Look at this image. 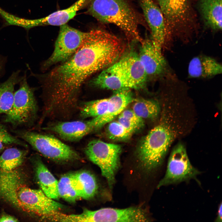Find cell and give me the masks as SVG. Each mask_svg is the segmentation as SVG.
<instances>
[{
    "mask_svg": "<svg viewBox=\"0 0 222 222\" xmlns=\"http://www.w3.org/2000/svg\"><path fill=\"white\" fill-rule=\"evenodd\" d=\"M87 32H84L67 24L60 26L53 53L43 64L42 69H46L59 62L68 59L83 44Z\"/></svg>",
    "mask_w": 222,
    "mask_h": 222,
    "instance_id": "cell-8",
    "label": "cell"
},
{
    "mask_svg": "<svg viewBox=\"0 0 222 222\" xmlns=\"http://www.w3.org/2000/svg\"><path fill=\"white\" fill-rule=\"evenodd\" d=\"M90 1L78 0L67 8L54 12L43 18L32 20V26L51 25L60 26L66 24L76 16L79 10Z\"/></svg>",
    "mask_w": 222,
    "mask_h": 222,
    "instance_id": "cell-18",
    "label": "cell"
},
{
    "mask_svg": "<svg viewBox=\"0 0 222 222\" xmlns=\"http://www.w3.org/2000/svg\"><path fill=\"white\" fill-rule=\"evenodd\" d=\"M2 125L1 124V123H0V127Z\"/></svg>",
    "mask_w": 222,
    "mask_h": 222,
    "instance_id": "cell-34",
    "label": "cell"
},
{
    "mask_svg": "<svg viewBox=\"0 0 222 222\" xmlns=\"http://www.w3.org/2000/svg\"><path fill=\"white\" fill-rule=\"evenodd\" d=\"M3 67V63L2 60L0 59V73L2 71Z\"/></svg>",
    "mask_w": 222,
    "mask_h": 222,
    "instance_id": "cell-33",
    "label": "cell"
},
{
    "mask_svg": "<svg viewBox=\"0 0 222 222\" xmlns=\"http://www.w3.org/2000/svg\"><path fill=\"white\" fill-rule=\"evenodd\" d=\"M44 129L55 133L63 140L71 142L79 141L95 130L91 119L58 121Z\"/></svg>",
    "mask_w": 222,
    "mask_h": 222,
    "instance_id": "cell-11",
    "label": "cell"
},
{
    "mask_svg": "<svg viewBox=\"0 0 222 222\" xmlns=\"http://www.w3.org/2000/svg\"><path fill=\"white\" fill-rule=\"evenodd\" d=\"M200 173L191 164L184 146L179 143L171 152L165 174L159 182L157 187L187 181L192 179L198 182L197 176Z\"/></svg>",
    "mask_w": 222,
    "mask_h": 222,
    "instance_id": "cell-7",
    "label": "cell"
},
{
    "mask_svg": "<svg viewBox=\"0 0 222 222\" xmlns=\"http://www.w3.org/2000/svg\"><path fill=\"white\" fill-rule=\"evenodd\" d=\"M109 123L107 131L109 137L111 139L125 140L129 138L132 134L118 121H111Z\"/></svg>",
    "mask_w": 222,
    "mask_h": 222,
    "instance_id": "cell-27",
    "label": "cell"
},
{
    "mask_svg": "<svg viewBox=\"0 0 222 222\" xmlns=\"http://www.w3.org/2000/svg\"><path fill=\"white\" fill-rule=\"evenodd\" d=\"M18 219L9 215L3 214L0 216V222H17Z\"/></svg>",
    "mask_w": 222,
    "mask_h": 222,
    "instance_id": "cell-31",
    "label": "cell"
},
{
    "mask_svg": "<svg viewBox=\"0 0 222 222\" xmlns=\"http://www.w3.org/2000/svg\"><path fill=\"white\" fill-rule=\"evenodd\" d=\"M14 144L24 147L27 145L18 138L10 134L2 125L0 127V152L6 145Z\"/></svg>",
    "mask_w": 222,
    "mask_h": 222,
    "instance_id": "cell-28",
    "label": "cell"
},
{
    "mask_svg": "<svg viewBox=\"0 0 222 222\" xmlns=\"http://www.w3.org/2000/svg\"><path fill=\"white\" fill-rule=\"evenodd\" d=\"M119 115L125 117L136 123L141 127L144 124L143 119L138 116L132 109H125Z\"/></svg>",
    "mask_w": 222,
    "mask_h": 222,
    "instance_id": "cell-29",
    "label": "cell"
},
{
    "mask_svg": "<svg viewBox=\"0 0 222 222\" xmlns=\"http://www.w3.org/2000/svg\"><path fill=\"white\" fill-rule=\"evenodd\" d=\"M75 183L80 198L88 199L96 194L98 185L95 177L85 171L73 174Z\"/></svg>",
    "mask_w": 222,
    "mask_h": 222,
    "instance_id": "cell-22",
    "label": "cell"
},
{
    "mask_svg": "<svg viewBox=\"0 0 222 222\" xmlns=\"http://www.w3.org/2000/svg\"><path fill=\"white\" fill-rule=\"evenodd\" d=\"M222 72L221 64L214 59L205 55L194 57L188 65L189 76L193 78H210Z\"/></svg>",
    "mask_w": 222,
    "mask_h": 222,
    "instance_id": "cell-17",
    "label": "cell"
},
{
    "mask_svg": "<svg viewBox=\"0 0 222 222\" xmlns=\"http://www.w3.org/2000/svg\"><path fill=\"white\" fill-rule=\"evenodd\" d=\"M160 109L159 103L155 101L141 99L135 101L132 109L144 119L155 118L159 113Z\"/></svg>",
    "mask_w": 222,
    "mask_h": 222,
    "instance_id": "cell-26",
    "label": "cell"
},
{
    "mask_svg": "<svg viewBox=\"0 0 222 222\" xmlns=\"http://www.w3.org/2000/svg\"><path fill=\"white\" fill-rule=\"evenodd\" d=\"M199 12L205 24L214 31L222 29V0H199Z\"/></svg>",
    "mask_w": 222,
    "mask_h": 222,
    "instance_id": "cell-20",
    "label": "cell"
},
{
    "mask_svg": "<svg viewBox=\"0 0 222 222\" xmlns=\"http://www.w3.org/2000/svg\"><path fill=\"white\" fill-rule=\"evenodd\" d=\"M59 196L70 202H74L80 198L74 179L73 174L63 176L58 183Z\"/></svg>",
    "mask_w": 222,
    "mask_h": 222,
    "instance_id": "cell-25",
    "label": "cell"
},
{
    "mask_svg": "<svg viewBox=\"0 0 222 222\" xmlns=\"http://www.w3.org/2000/svg\"><path fill=\"white\" fill-rule=\"evenodd\" d=\"M139 2L150 30V40L155 47L161 50L166 33L163 14L159 6L153 0H139Z\"/></svg>",
    "mask_w": 222,
    "mask_h": 222,
    "instance_id": "cell-10",
    "label": "cell"
},
{
    "mask_svg": "<svg viewBox=\"0 0 222 222\" xmlns=\"http://www.w3.org/2000/svg\"><path fill=\"white\" fill-rule=\"evenodd\" d=\"M114 91L109 98V104L106 113L91 119L96 130L113 121L134 100L130 88H123Z\"/></svg>",
    "mask_w": 222,
    "mask_h": 222,
    "instance_id": "cell-14",
    "label": "cell"
},
{
    "mask_svg": "<svg viewBox=\"0 0 222 222\" xmlns=\"http://www.w3.org/2000/svg\"><path fill=\"white\" fill-rule=\"evenodd\" d=\"M117 121L126 130L132 133L140 128L136 123L119 115Z\"/></svg>",
    "mask_w": 222,
    "mask_h": 222,
    "instance_id": "cell-30",
    "label": "cell"
},
{
    "mask_svg": "<svg viewBox=\"0 0 222 222\" xmlns=\"http://www.w3.org/2000/svg\"><path fill=\"white\" fill-rule=\"evenodd\" d=\"M165 24L170 28L182 26L188 20L191 0H157Z\"/></svg>",
    "mask_w": 222,
    "mask_h": 222,
    "instance_id": "cell-13",
    "label": "cell"
},
{
    "mask_svg": "<svg viewBox=\"0 0 222 222\" xmlns=\"http://www.w3.org/2000/svg\"><path fill=\"white\" fill-rule=\"evenodd\" d=\"M20 71L14 72L4 82L0 84V114L7 113L12 105L14 88L23 78L19 76Z\"/></svg>",
    "mask_w": 222,
    "mask_h": 222,
    "instance_id": "cell-21",
    "label": "cell"
},
{
    "mask_svg": "<svg viewBox=\"0 0 222 222\" xmlns=\"http://www.w3.org/2000/svg\"><path fill=\"white\" fill-rule=\"evenodd\" d=\"M167 123L163 122L152 129L141 142L137 155L141 166L147 172L154 170L162 164L175 132Z\"/></svg>",
    "mask_w": 222,
    "mask_h": 222,
    "instance_id": "cell-3",
    "label": "cell"
},
{
    "mask_svg": "<svg viewBox=\"0 0 222 222\" xmlns=\"http://www.w3.org/2000/svg\"><path fill=\"white\" fill-rule=\"evenodd\" d=\"M139 59L147 76H156L164 73L167 67L161 50L154 45L151 40L143 39L138 52Z\"/></svg>",
    "mask_w": 222,
    "mask_h": 222,
    "instance_id": "cell-12",
    "label": "cell"
},
{
    "mask_svg": "<svg viewBox=\"0 0 222 222\" xmlns=\"http://www.w3.org/2000/svg\"><path fill=\"white\" fill-rule=\"evenodd\" d=\"M109 104V98L84 102L80 107V116L84 119L101 116L106 113Z\"/></svg>",
    "mask_w": 222,
    "mask_h": 222,
    "instance_id": "cell-24",
    "label": "cell"
},
{
    "mask_svg": "<svg viewBox=\"0 0 222 222\" xmlns=\"http://www.w3.org/2000/svg\"><path fill=\"white\" fill-rule=\"evenodd\" d=\"M19 83V88L14 92L12 107L4 119V122L14 127L32 123L38 109L34 89L28 85L26 73Z\"/></svg>",
    "mask_w": 222,
    "mask_h": 222,
    "instance_id": "cell-4",
    "label": "cell"
},
{
    "mask_svg": "<svg viewBox=\"0 0 222 222\" xmlns=\"http://www.w3.org/2000/svg\"><path fill=\"white\" fill-rule=\"evenodd\" d=\"M125 49L122 41L106 31L96 29L87 32L83 43L72 56L47 74L39 76L45 97V113L64 118L72 115L78 106L85 80L117 62Z\"/></svg>",
    "mask_w": 222,
    "mask_h": 222,
    "instance_id": "cell-1",
    "label": "cell"
},
{
    "mask_svg": "<svg viewBox=\"0 0 222 222\" xmlns=\"http://www.w3.org/2000/svg\"><path fill=\"white\" fill-rule=\"evenodd\" d=\"M27 152L16 148L5 150L0 156V170L6 172L17 169L23 163Z\"/></svg>",
    "mask_w": 222,
    "mask_h": 222,
    "instance_id": "cell-23",
    "label": "cell"
},
{
    "mask_svg": "<svg viewBox=\"0 0 222 222\" xmlns=\"http://www.w3.org/2000/svg\"><path fill=\"white\" fill-rule=\"evenodd\" d=\"M118 61L129 80L132 89L142 88L148 76L139 59L138 52L130 48L125 51Z\"/></svg>",
    "mask_w": 222,
    "mask_h": 222,
    "instance_id": "cell-15",
    "label": "cell"
},
{
    "mask_svg": "<svg viewBox=\"0 0 222 222\" xmlns=\"http://www.w3.org/2000/svg\"><path fill=\"white\" fill-rule=\"evenodd\" d=\"M222 204L221 203L220 204L218 211L217 216L216 220V222H220L222 221Z\"/></svg>",
    "mask_w": 222,
    "mask_h": 222,
    "instance_id": "cell-32",
    "label": "cell"
},
{
    "mask_svg": "<svg viewBox=\"0 0 222 222\" xmlns=\"http://www.w3.org/2000/svg\"><path fill=\"white\" fill-rule=\"evenodd\" d=\"M74 222H146L148 221L147 214L139 207L119 209L104 208L91 211L84 209L79 214H73Z\"/></svg>",
    "mask_w": 222,
    "mask_h": 222,
    "instance_id": "cell-9",
    "label": "cell"
},
{
    "mask_svg": "<svg viewBox=\"0 0 222 222\" xmlns=\"http://www.w3.org/2000/svg\"><path fill=\"white\" fill-rule=\"evenodd\" d=\"M17 133L35 149L49 159L66 162L80 158L78 153L71 147L52 135L27 131Z\"/></svg>",
    "mask_w": 222,
    "mask_h": 222,
    "instance_id": "cell-5",
    "label": "cell"
},
{
    "mask_svg": "<svg viewBox=\"0 0 222 222\" xmlns=\"http://www.w3.org/2000/svg\"><path fill=\"white\" fill-rule=\"evenodd\" d=\"M89 2L88 13L99 22L115 25L130 40L142 42L138 29L140 17L128 0H90Z\"/></svg>",
    "mask_w": 222,
    "mask_h": 222,
    "instance_id": "cell-2",
    "label": "cell"
},
{
    "mask_svg": "<svg viewBox=\"0 0 222 222\" xmlns=\"http://www.w3.org/2000/svg\"><path fill=\"white\" fill-rule=\"evenodd\" d=\"M121 151L119 145L99 139L90 141L84 149L88 159L100 168L102 175L111 188L115 182L116 173L119 166V156Z\"/></svg>",
    "mask_w": 222,
    "mask_h": 222,
    "instance_id": "cell-6",
    "label": "cell"
},
{
    "mask_svg": "<svg viewBox=\"0 0 222 222\" xmlns=\"http://www.w3.org/2000/svg\"><path fill=\"white\" fill-rule=\"evenodd\" d=\"M37 182L41 190L48 197L54 199L58 198V181L50 172L40 159L32 158Z\"/></svg>",
    "mask_w": 222,
    "mask_h": 222,
    "instance_id": "cell-19",
    "label": "cell"
},
{
    "mask_svg": "<svg viewBox=\"0 0 222 222\" xmlns=\"http://www.w3.org/2000/svg\"><path fill=\"white\" fill-rule=\"evenodd\" d=\"M93 86L114 91L125 88L132 89L129 80L118 60L104 69L90 81Z\"/></svg>",
    "mask_w": 222,
    "mask_h": 222,
    "instance_id": "cell-16",
    "label": "cell"
}]
</instances>
